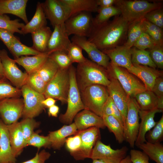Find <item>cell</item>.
Instances as JSON below:
<instances>
[{"label": "cell", "instance_id": "cell-9", "mask_svg": "<svg viewBox=\"0 0 163 163\" xmlns=\"http://www.w3.org/2000/svg\"><path fill=\"white\" fill-rule=\"evenodd\" d=\"M139 108L134 97H131L127 104L126 117L123 122L124 140L133 148L139 126Z\"/></svg>", "mask_w": 163, "mask_h": 163}, {"label": "cell", "instance_id": "cell-12", "mask_svg": "<svg viewBox=\"0 0 163 163\" xmlns=\"http://www.w3.org/2000/svg\"><path fill=\"white\" fill-rule=\"evenodd\" d=\"M0 58L5 77L14 86L21 89L26 84L28 74L20 69L14 59L9 57L5 50H0Z\"/></svg>", "mask_w": 163, "mask_h": 163}, {"label": "cell", "instance_id": "cell-7", "mask_svg": "<svg viewBox=\"0 0 163 163\" xmlns=\"http://www.w3.org/2000/svg\"><path fill=\"white\" fill-rule=\"evenodd\" d=\"M69 68L59 69L47 84L43 94L45 98L50 97L59 101L62 104L67 103L70 86Z\"/></svg>", "mask_w": 163, "mask_h": 163}, {"label": "cell", "instance_id": "cell-38", "mask_svg": "<svg viewBox=\"0 0 163 163\" xmlns=\"http://www.w3.org/2000/svg\"><path fill=\"white\" fill-rule=\"evenodd\" d=\"M8 50L14 59L24 56H34L42 53L35 50L32 47H28L22 44L16 37L14 39Z\"/></svg>", "mask_w": 163, "mask_h": 163}, {"label": "cell", "instance_id": "cell-44", "mask_svg": "<svg viewBox=\"0 0 163 163\" xmlns=\"http://www.w3.org/2000/svg\"><path fill=\"white\" fill-rule=\"evenodd\" d=\"M20 123L26 147L27 141L34 132V129L39 125L40 123L33 118H23Z\"/></svg>", "mask_w": 163, "mask_h": 163}, {"label": "cell", "instance_id": "cell-64", "mask_svg": "<svg viewBox=\"0 0 163 163\" xmlns=\"http://www.w3.org/2000/svg\"><path fill=\"white\" fill-rule=\"evenodd\" d=\"M92 160L93 162L92 163H110L108 162L102 160L95 159Z\"/></svg>", "mask_w": 163, "mask_h": 163}, {"label": "cell", "instance_id": "cell-2", "mask_svg": "<svg viewBox=\"0 0 163 163\" xmlns=\"http://www.w3.org/2000/svg\"><path fill=\"white\" fill-rule=\"evenodd\" d=\"M75 75L80 92L92 85L107 87L110 82L106 69L87 58L84 62L78 64Z\"/></svg>", "mask_w": 163, "mask_h": 163}, {"label": "cell", "instance_id": "cell-55", "mask_svg": "<svg viewBox=\"0 0 163 163\" xmlns=\"http://www.w3.org/2000/svg\"><path fill=\"white\" fill-rule=\"evenodd\" d=\"M152 91L158 97L163 96V78L162 76L155 80Z\"/></svg>", "mask_w": 163, "mask_h": 163}, {"label": "cell", "instance_id": "cell-34", "mask_svg": "<svg viewBox=\"0 0 163 163\" xmlns=\"http://www.w3.org/2000/svg\"><path fill=\"white\" fill-rule=\"evenodd\" d=\"M97 12L98 14L93 18V29L107 22L111 17L121 15L120 9L114 5L105 8L98 7Z\"/></svg>", "mask_w": 163, "mask_h": 163}, {"label": "cell", "instance_id": "cell-22", "mask_svg": "<svg viewBox=\"0 0 163 163\" xmlns=\"http://www.w3.org/2000/svg\"><path fill=\"white\" fill-rule=\"evenodd\" d=\"M74 120V123L78 131L92 127L100 129L106 127L102 117L86 109L78 113Z\"/></svg>", "mask_w": 163, "mask_h": 163}, {"label": "cell", "instance_id": "cell-14", "mask_svg": "<svg viewBox=\"0 0 163 163\" xmlns=\"http://www.w3.org/2000/svg\"><path fill=\"white\" fill-rule=\"evenodd\" d=\"M128 150L126 146L120 149H113L110 145L104 144L100 139L93 149L90 158L102 160L110 163H119L126 156Z\"/></svg>", "mask_w": 163, "mask_h": 163}, {"label": "cell", "instance_id": "cell-29", "mask_svg": "<svg viewBox=\"0 0 163 163\" xmlns=\"http://www.w3.org/2000/svg\"><path fill=\"white\" fill-rule=\"evenodd\" d=\"M48 57L46 53H41L32 56H23L14 59L16 62L22 66L26 72L30 74L37 71Z\"/></svg>", "mask_w": 163, "mask_h": 163}, {"label": "cell", "instance_id": "cell-62", "mask_svg": "<svg viewBox=\"0 0 163 163\" xmlns=\"http://www.w3.org/2000/svg\"><path fill=\"white\" fill-rule=\"evenodd\" d=\"M119 163H133L132 162L129 155L126 156L122 159Z\"/></svg>", "mask_w": 163, "mask_h": 163}, {"label": "cell", "instance_id": "cell-17", "mask_svg": "<svg viewBox=\"0 0 163 163\" xmlns=\"http://www.w3.org/2000/svg\"><path fill=\"white\" fill-rule=\"evenodd\" d=\"M108 76L110 82L107 88L109 96L120 111L124 122L126 115L127 104L131 97L125 91L117 79L110 75H108Z\"/></svg>", "mask_w": 163, "mask_h": 163}, {"label": "cell", "instance_id": "cell-43", "mask_svg": "<svg viewBox=\"0 0 163 163\" xmlns=\"http://www.w3.org/2000/svg\"><path fill=\"white\" fill-rule=\"evenodd\" d=\"M25 25L20 23L18 19L11 20L5 14L0 15V28L4 29L12 33L22 34L21 29Z\"/></svg>", "mask_w": 163, "mask_h": 163}, {"label": "cell", "instance_id": "cell-27", "mask_svg": "<svg viewBox=\"0 0 163 163\" xmlns=\"http://www.w3.org/2000/svg\"><path fill=\"white\" fill-rule=\"evenodd\" d=\"M7 126L12 151L16 158L26 147L20 123L17 121Z\"/></svg>", "mask_w": 163, "mask_h": 163}, {"label": "cell", "instance_id": "cell-60", "mask_svg": "<svg viewBox=\"0 0 163 163\" xmlns=\"http://www.w3.org/2000/svg\"><path fill=\"white\" fill-rule=\"evenodd\" d=\"M56 100L53 98L49 97L45 98L42 103L44 107L49 108L55 104Z\"/></svg>", "mask_w": 163, "mask_h": 163}, {"label": "cell", "instance_id": "cell-41", "mask_svg": "<svg viewBox=\"0 0 163 163\" xmlns=\"http://www.w3.org/2000/svg\"><path fill=\"white\" fill-rule=\"evenodd\" d=\"M26 84L35 91L43 94L47 85L37 71L28 74Z\"/></svg>", "mask_w": 163, "mask_h": 163}, {"label": "cell", "instance_id": "cell-50", "mask_svg": "<svg viewBox=\"0 0 163 163\" xmlns=\"http://www.w3.org/2000/svg\"><path fill=\"white\" fill-rule=\"evenodd\" d=\"M150 55L156 67L163 68V46L156 45L149 49Z\"/></svg>", "mask_w": 163, "mask_h": 163}, {"label": "cell", "instance_id": "cell-19", "mask_svg": "<svg viewBox=\"0 0 163 163\" xmlns=\"http://www.w3.org/2000/svg\"><path fill=\"white\" fill-rule=\"evenodd\" d=\"M133 64L128 71L142 81L146 90L152 91L156 79L162 76V71L148 66Z\"/></svg>", "mask_w": 163, "mask_h": 163}, {"label": "cell", "instance_id": "cell-20", "mask_svg": "<svg viewBox=\"0 0 163 163\" xmlns=\"http://www.w3.org/2000/svg\"><path fill=\"white\" fill-rule=\"evenodd\" d=\"M101 51L109 57L110 62L117 66L129 70L133 66L131 61V48L123 45Z\"/></svg>", "mask_w": 163, "mask_h": 163}, {"label": "cell", "instance_id": "cell-31", "mask_svg": "<svg viewBox=\"0 0 163 163\" xmlns=\"http://www.w3.org/2000/svg\"><path fill=\"white\" fill-rule=\"evenodd\" d=\"M133 97L139 110H149L157 108L158 97L152 91L146 90Z\"/></svg>", "mask_w": 163, "mask_h": 163}, {"label": "cell", "instance_id": "cell-37", "mask_svg": "<svg viewBox=\"0 0 163 163\" xmlns=\"http://www.w3.org/2000/svg\"><path fill=\"white\" fill-rule=\"evenodd\" d=\"M59 69L56 63L48 57L37 71L44 81L47 84L53 78Z\"/></svg>", "mask_w": 163, "mask_h": 163}, {"label": "cell", "instance_id": "cell-10", "mask_svg": "<svg viewBox=\"0 0 163 163\" xmlns=\"http://www.w3.org/2000/svg\"><path fill=\"white\" fill-rule=\"evenodd\" d=\"M21 89L24 102L21 117L23 118H34L41 113L44 108L42 103L45 98L44 96L35 91L26 84Z\"/></svg>", "mask_w": 163, "mask_h": 163}, {"label": "cell", "instance_id": "cell-33", "mask_svg": "<svg viewBox=\"0 0 163 163\" xmlns=\"http://www.w3.org/2000/svg\"><path fill=\"white\" fill-rule=\"evenodd\" d=\"M102 118L106 127L114 134L119 143H122L125 140L123 125L112 115L103 116Z\"/></svg>", "mask_w": 163, "mask_h": 163}, {"label": "cell", "instance_id": "cell-23", "mask_svg": "<svg viewBox=\"0 0 163 163\" xmlns=\"http://www.w3.org/2000/svg\"><path fill=\"white\" fill-rule=\"evenodd\" d=\"M7 126L0 118V163H15Z\"/></svg>", "mask_w": 163, "mask_h": 163}, {"label": "cell", "instance_id": "cell-8", "mask_svg": "<svg viewBox=\"0 0 163 163\" xmlns=\"http://www.w3.org/2000/svg\"><path fill=\"white\" fill-rule=\"evenodd\" d=\"M93 19L91 13L87 12H80L70 17L64 23L68 36L73 34L88 37L93 30Z\"/></svg>", "mask_w": 163, "mask_h": 163}, {"label": "cell", "instance_id": "cell-24", "mask_svg": "<svg viewBox=\"0 0 163 163\" xmlns=\"http://www.w3.org/2000/svg\"><path fill=\"white\" fill-rule=\"evenodd\" d=\"M27 0H0V15L9 14L22 19L26 24L28 22L26 13Z\"/></svg>", "mask_w": 163, "mask_h": 163}, {"label": "cell", "instance_id": "cell-25", "mask_svg": "<svg viewBox=\"0 0 163 163\" xmlns=\"http://www.w3.org/2000/svg\"><path fill=\"white\" fill-rule=\"evenodd\" d=\"M66 8L69 18L78 13L97 12V0H60Z\"/></svg>", "mask_w": 163, "mask_h": 163}, {"label": "cell", "instance_id": "cell-35", "mask_svg": "<svg viewBox=\"0 0 163 163\" xmlns=\"http://www.w3.org/2000/svg\"><path fill=\"white\" fill-rule=\"evenodd\" d=\"M144 18L130 23L127 32L126 40L123 45L131 48L136 41L144 32L143 26Z\"/></svg>", "mask_w": 163, "mask_h": 163}, {"label": "cell", "instance_id": "cell-61", "mask_svg": "<svg viewBox=\"0 0 163 163\" xmlns=\"http://www.w3.org/2000/svg\"><path fill=\"white\" fill-rule=\"evenodd\" d=\"M157 108L161 111L163 110V96L158 97Z\"/></svg>", "mask_w": 163, "mask_h": 163}, {"label": "cell", "instance_id": "cell-39", "mask_svg": "<svg viewBox=\"0 0 163 163\" xmlns=\"http://www.w3.org/2000/svg\"><path fill=\"white\" fill-rule=\"evenodd\" d=\"M21 95V89L13 86L4 77L0 79V101L10 97H19Z\"/></svg>", "mask_w": 163, "mask_h": 163}, {"label": "cell", "instance_id": "cell-49", "mask_svg": "<svg viewBox=\"0 0 163 163\" xmlns=\"http://www.w3.org/2000/svg\"><path fill=\"white\" fill-rule=\"evenodd\" d=\"M156 45L146 33L144 32L134 43L133 47L141 50L150 49Z\"/></svg>", "mask_w": 163, "mask_h": 163}, {"label": "cell", "instance_id": "cell-45", "mask_svg": "<svg viewBox=\"0 0 163 163\" xmlns=\"http://www.w3.org/2000/svg\"><path fill=\"white\" fill-rule=\"evenodd\" d=\"M48 57L53 59L60 69H68L72 64L67 53L64 51L53 52Z\"/></svg>", "mask_w": 163, "mask_h": 163}, {"label": "cell", "instance_id": "cell-59", "mask_svg": "<svg viewBox=\"0 0 163 163\" xmlns=\"http://www.w3.org/2000/svg\"><path fill=\"white\" fill-rule=\"evenodd\" d=\"M59 107L55 104L49 108L48 115L49 116L57 117L59 113Z\"/></svg>", "mask_w": 163, "mask_h": 163}, {"label": "cell", "instance_id": "cell-4", "mask_svg": "<svg viewBox=\"0 0 163 163\" xmlns=\"http://www.w3.org/2000/svg\"><path fill=\"white\" fill-rule=\"evenodd\" d=\"M69 71L70 86L67 99V108L65 113L61 114L59 117V121L67 125L72 123L76 114L85 109L76 82V68L72 65L69 68Z\"/></svg>", "mask_w": 163, "mask_h": 163}, {"label": "cell", "instance_id": "cell-26", "mask_svg": "<svg viewBox=\"0 0 163 163\" xmlns=\"http://www.w3.org/2000/svg\"><path fill=\"white\" fill-rule=\"evenodd\" d=\"M78 132L74 123L65 125L59 129L50 131L47 136L51 143V147L55 149H59L65 143L67 137L75 135Z\"/></svg>", "mask_w": 163, "mask_h": 163}, {"label": "cell", "instance_id": "cell-51", "mask_svg": "<svg viewBox=\"0 0 163 163\" xmlns=\"http://www.w3.org/2000/svg\"><path fill=\"white\" fill-rule=\"evenodd\" d=\"M65 143L67 149L72 155L79 149L81 143V138L78 135L76 134L73 136L67 138Z\"/></svg>", "mask_w": 163, "mask_h": 163}, {"label": "cell", "instance_id": "cell-11", "mask_svg": "<svg viewBox=\"0 0 163 163\" xmlns=\"http://www.w3.org/2000/svg\"><path fill=\"white\" fill-rule=\"evenodd\" d=\"M81 139V143L78 150L71 155L76 160L91 158L93 149L97 142L101 139L100 128L92 127L78 131L76 133Z\"/></svg>", "mask_w": 163, "mask_h": 163}, {"label": "cell", "instance_id": "cell-6", "mask_svg": "<svg viewBox=\"0 0 163 163\" xmlns=\"http://www.w3.org/2000/svg\"><path fill=\"white\" fill-rule=\"evenodd\" d=\"M108 75L117 79L130 97L146 90L144 85L127 69L117 66L111 62L106 69Z\"/></svg>", "mask_w": 163, "mask_h": 163}, {"label": "cell", "instance_id": "cell-16", "mask_svg": "<svg viewBox=\"0 0 163 163\" xmlns=\"http://www.w3.org/2000/svg\"><path fill=\"white\" fill-rule=\"evenodd\" d=\"M71 40L86 52L91 61L107 69L110 62L109 57L86 37L74 35Z\"/></svg>", "mask_w": 163, "mask_h": 163}, {"label": "cell", "instance_id": "cell-18", "mask_svg": "<svg viewBox=\"0 0 163 163\" xmlns=\"http://www.w3.org/2000/svg\"><path fill=\"white\" fill-rule=\"evenodd\" d=\"M66 31L64 24L54 27L49 39L46 53L48 56L56 51H62L67 53L68 49L72 42Z\"/></svg>", "mask_w": 163, "mask_h": 163}, {"label": "cell", "instance_id": "cell-21", "mask_svg": "<svg viewBox=\"0 0 163 163\" xmlns=\"http://www.w3.org/2000/svg\"><path fill=\"white\" fill-rule=\"evenodd\" d=\"M162 112L161 110L156 108L149 110H139V114L141 121L136 140L135 145L136 146L145 142L146 133L152 128L155 125L156 122L154 118L155 114L158 113Z\"/></svg>", "mask_w": 163, "mask_h": 163}, {"label": "cell", "instance_id": "cell-1", "mask_svg": "<svg viewBox=\"0 0 163 163\" xmlns=\"http://www.w3.org/2000/svg\"><path fill=\"white\" fill-rule=\"evenodd\" d=\"M130 24L121 15L115 16L112 21L94 28L88 40L101 51L123 45Z\"/></svg>", "mask_w": 163, "mask_h": 163}, {"label": "cell", "instance_id": "cell-13", "mask_svg": "<svg viewBox=\"0 0 163 163\" xmlns=\"http://www.w3.org/2000/svg\"><path fill=\"white\" fill-rule=\"evenodd\" d=\"M24 108L23 99L6 98L0 101V117L6 125L17 121L22 116Z\"/></svg>", "mask_w": 163, "mask_h": 163}, {"label": "cell", "instance_id": "cell-40", "mask_svg": "<svg viewBox=\"0 0 163 163\" xmlns=\"http://www.w3.org/2000/svg\"><path fill=\"white\" fill-rule=\"evenodd\" d=\"M144 32L147 34L156 45L163 46L162 29L149 22L144 18L143 21Z\"/></svg>", "mask_w": 163, "mask_h": 163}, {"label": "cell", "instance_id": "cell-32", "mask_svg": "<svg viewBox=\"0 0 163 163\" xmlns=\"http://www.w3.org/2000/svg\"><path fill=\"white\" fill-rule=\"evenodd\" d=\"M137 147L156 163H163V145L161 143H152L146 141Z\"/></svg>", "mask_w": 163, "mask_h": 163}, {"label": "cell", "instance_id": "cell-57", "mask_svg": "<svg viewBox=\"0 0 163 163\" xmlns=\"http://www.w3.org/2000/svg\"><path fill=\"white\" fill-rule=\"evenodd\" d=\"M117 0H97L99 7L105 8L110 7L115 5Z\"/></svg>", "mask_w": 163, "mask_h": 163}, {"label": "cell", "instance_id": "cell-28", "mask_svg": "<svg viewBox=\"0 0 163 163\" xmlns=\"http://www.w3.org/2000/svg\"><path fill=\"white\" fill-rule=\"evenodd\" d=\"M46 18L42 4L38 2L35 12L31 20L21 29L22 34H32L47 26Z\"/></svg>", "mask_w": 163, "mask_h": 163}, {"label": "cell", "instance_id": "cell-63", "mask_svg": "<svg viewBox=\"0 0 163 163\" xmlns=\"http://www.w3.org/2000/svg\"><path fill=\"white\" fill-rule=\"evenodd\" d=\"M5 77L2 65L0 58V79Z\"/></svg>", "mask_w": 163, "mask_h": 163}, {"label": "cell", "instance_id": "cell-48", "mask_svg": "<svg viewBox=\"0 0 163 163\" xmlns=\"http://www.w3.org/2000/svg\"><path fill=\"white\" fill-rule=\"evenodd\" d=\"M144 18L150 23L163 29L162 8L154 10L149 12L145 15Z\"/></svg>", "mask_w": 163, "mask_h": 163}, {"label": "cell", "instance_id": "cell-56", "mask_svg": "<svg viewBox=\"0 0 163 163\" xmlns=\"http://www.w3.org/2000/svg\"><path fill=\"white\" fill-rule=\"evenodd\" d=\"M109 99L112 109L113 116L123 125V120L120 111L115 104L112 98L109 96Z\"/></svg>", "mask_w": 163, "mask_h": 163}, {"label": "cell", "instance_id": "cell-36", "mask_svg": "<svg viewBox=\"0 0 163 163\" xmlns=\"http://www.w3.org/2000/svg\"><path fill=\"white\" fill-rule=\"evenodd\" d=\"M131 61L133 64L156 69V66L152 60L148 51L140 50L134 47L131 48Z\"/></svg>", "mask_w": 163, "mask_h": 163}, {"label": "cell", "instance_id": "cell-3", "mask_svg": "<svg viewBox=\"0 0 163 163\" xmlns=\"http://www.w3.org/2000/svg\"><path fill=\"white\" fill-rule=\"evenodd\" d=\"M121 15L129 23L142 19L149 12L162 8L161 2H150L143 0H117L115 4Z\"/></svg>", "mask_w": 163, "mask_h": 163}, {"label": "cell", "instance_id": "cell-54", "mask_svg": "<svg viewBox=\"0 0 163 163\" xmlns=\"http://www.w3.org/2000/svg\"><path fill=\"white\" fill-rule=\"evenodd\" d=\"M50 154L45 150L38 152L32 158L21 163H45L50 156Z\"/></svg>", "mask_w": 163, "mask_h": 163}, {"label": "cell", "instance_id": "cell-47", "mask_svg": "<svg viewBox=\"0 0 163 163\" xmlns=\"http://www.w3.org/2000/svg\"><path fill=\"white\" fill-rule=\"evenodd\" d=\"M82 49L76 44L71 42L67 51V53L72 63H78L84 62L86 59L83 55Z\"/></svg>", "mask_w": 163, "mask_h": 163}, {"label": "cell", "instance_id": "cell-5", "mask_svg": "<svg viewBox=\"0 0 163 163\" xmlns=\"http://www.w3.org/2000/svg\"><path fill=\"white\" fill-rule=\"evenodd\" d=\"M80 92L82 101L85 109L102 117L103 106L109 97L107 87L93 85Z\"/></svg>", "mask_w": 163, "mask_h": 163}, {"label": "cell", "instance_id": "cell-30", "mask_svg": "<svg viewBox=\"0 0 163 163\" xmlns=\"http://www.w3.org/2000/svg\"><path fill=\"white\" fill-rule=\"evenodd\" d=\"M52 32L50 28L46 26L31 34L33 42L32 47L40 53H46Z\"/></svg>", "mask_w": 163, "mask_h": 163}, {"label": "cell", "instance_id": "cell-46", "mask_svg": "<svg viewBox=\"0 0 163 163\" xmlns=\"http://www.w3.org/2000/svg\"><path fill=\"white\" fill-rule=\"evenodd\" d=\"M31 145L37 148L38 149L42 147L50 148L51 147V143L48 136H40L34 132L28 139L27 146Z\"/></svg>", "mask_w": 163, "mask_h": 163}, {"label": "cell", "instance_id": "cell-15", "mask_svg": "<svg viewBox=\"0 0 163 163\" xmlns=\"http://www.w3.org/2000/svg\"><path fill=\"white\" fill-rule=\"evenodd\" d=\"M42 4L46 18L53 27L64 24L69 18L66 8L60 0H46Z\"/></svg>", "mask_w": 163, "mask_h": 163}, {"label": "cell", "instance_id": "cell-53", "mask_svg": "<svg viewBox=\"0 0 163 163\" xmlns=\"http://www.w3.org/2000/svg\"><path fill=\"white\" fill-rule=\"evenodd\" d=\"M14 33L8 30L0 28V39L8 49L16 37Z\"/></svg>", "mask_w": 163, "mask_h": 163}, {"label": "cell", "instance_id": "cell-52", "mask_svg": "<svg viewBox=\"0 0 163 163\" xmlns=\"http://www.w3.org/2000/svg\"><path fill=\"white\" fill-rule=\"evenodd\" d=\"M130 155L133 163H149V158L143 151L133 149L130 150Z\"/></svg>", "mask_w": 163, "mask_h": 163}, {"label": "cell", "instance_id": "cell-42", "mask_svg": "<svg viewBox=\"0 0 163 163\" xmlns=\"http://www.w3.org/2000/svg\"><path fill=\"white\" fill-rule=\"evenodd\" d=\"M153 128L145 135L146 141L152 143H161L163 140V115Z\"/></svg>", "mask_w": 163, "mask_h": 163}, {"label": "cell", "instance_id": "cell-58", "mask_svg": "<svg viewBox=\"0 0 163 163\" xmlns=\"http://www.w3.org/2000/svg\"><path fill=\"white\" fill-rule=\"evenodd\" d=\"M103 116L113 115L112 109L109 98L103 106Z\"/></svg>", "mask_w": 163, "mask_h": 163}]
</instances>
